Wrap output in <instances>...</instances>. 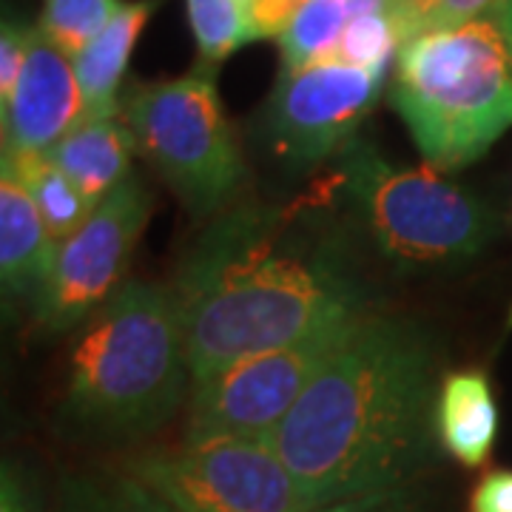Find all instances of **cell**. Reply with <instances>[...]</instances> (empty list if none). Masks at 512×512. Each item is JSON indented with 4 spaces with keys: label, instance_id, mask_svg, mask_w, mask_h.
<instances>
[{
    "label": "cell",
    "instance_id": "ffe728a7",
    "mask_svg": "<svg viewBox=\"0 0 512 512\" xmlns=\"http://www.w3.org/2000/svg\"><path fill=\"white\" fill-rule=\"evenodd\" d=\"M402 46V26H399V20L393 18L390 6H384V9L367 12L362 18L353 20L325 60L359 66V69H367V72L387 74L390 66H396V57L402 52Z\"/></svg>",
    "mask_w": 512,
    "mask_h": 512
},
{
    "label": "cell",
    "instance_id": "d6986e66",
    "mask_svg": "<svg viewBox=\"0 0 512 512\" xmlns=\"http://www.w3.org/2000/svg\"><path fill=\"white\" fill-rule=\"evenodd\" d=\"M197 63L220 69L237 49L254 43L242 0H185Z\"/></svg>",
    "mask_w": 512,
    "mask_h": 512
},
{
    "label": "cell",
    "instance_id": "5bb4252c",
    "mask_svg": "<svg viewBox=\"0 0 512 512\" xmlns=\"http://www.w3.org/2000/svg\"><path fill=\"white\" fill-rule=\"evenodd\" d=\"M160 0H126L111 23L92 43L72 57L74 74L83 92V117H117L123 114L120 86L134 55V46Z\"/></svg>",
    "mask_w": 512,
    "mask_h": 512
},
{
    "label": "cell",
    "instance_id": "8992f818",
    "mask_svg": "<svg viewBox=\"0 0 512 512\" xmlns=\"http://www.w3.org/2000/svg\"><path fill=\"white\" fill-rule=\"evenodd\" d=\"M217 72L194 63L180 77L137 83L123 100L137 154L177 191L194 217H220L245 180Z\"/></svg>",
    "mask_w": 512,
    "mask_h": 512
},
{
    "label": "cell",
    "instance_id": "3957f363",
    "mask_svg": "<svg viewBox=\"0 0 512 512\" xmlns=\"http://www.w3.org/2000/svg\"><path fill=\"white\" fill-rule=\"evenodd\" d=\"M191 384L171 291L128 279L80 328L63 419L94 439H140L177 413Z\"/></svg>",
    "mask_w": 512,
    "mask_h": 512
},
{
    "label": "cell",
    "instance_id": "603a6c76",
    "mask_svg": "<svg viewBox=\"0 0 512 512\" xmlns=\"http://www.w3.org/2000/svg\"><path fill=\"white\" fill-rule=\"evenodd\" d=\"M305 512H433L427 498L421 495L419 484L407 487H393V490H379V493L356 495L345 501H333L325 507H311Z\"/></svg>",
    "mask_w": 512,
    "mask_h": 512
},
{
    "label": "cell",
    "instance_id": "e0dca14e",
    "mask_svg": "<svg viewBox=\"0 0 512 512\" xmlns=\"http://www.w3.org/2000/svg\"><path fill=\"white\" fill-rule=\"evenodd\" d=\"M3 163H9L23 185L29 188L37 211L49 225L55 239H66L74 234L83 222L92 217L97 208L77 185L57 168L49 154H3Z\"/></svg>",
    "mask_w": 512,
    "mask_h": 512
},
{
    "label": "cell",
    "instance_id": "4316f807",
    "mask_svg": "<svg viewBox=\"0 0 512 512\" xmlns=\"http://www.w3.org/2000/svg\"><path fill=\"white\" fill-rule=\"evenodd\" d=\"M467 512H512V470H490L470 493Z\"/></svg>",
    "mask_w": 512,
    "mask_h": 512
},
{
    "label": "cell",
    "instance_id": "83f0119b",
    "mask_svg": "<svg viewBox=\"0 0 512 512\" xmlns=\"http://www.w3.org/2000/svg\"><path fill=\"white\" fill-rule=\"evenodd\" d=\"M421 3H424V0H387V6H390L393 18L399 20V26H402L404 40H407V26H410V20L416 18V12L421 9Z\"/></svg>",
    "mask_w": 512,
    "mask_h": 512
},
{
    "label": "cell",
    "instance_id": "30bf717a",
    "mask_svg": "<svg viewBox=\"0 0 512 512\" xmlns=\"http://www.w3.org/2000/svg\"><path fill=\"white\" fill-rule=\"evenodd\" d=\"M384 77L333 60L282 69L262 109V134L271 151L296 171L339 157L359 137Z\"/></svg>",
    "mask_w": 512,
    "mask_h": 512
},
{
    "label": "cell",
    "instance_id": "ac0fdd59",
    "mask_svg": "<svg viewBox=\"0 0 512 512\" xmlns=\"http://www.w3.org/2000/svg\"><path fill=\"white\" fill-rule=\"evenodd\" d=\"M57 512H171L131 470H86L60 484Z\"/></svg>",
    "mask_w": 512,
    "mask_h": 512
},
{
    "label": "cell",
    "instance_id": "7a4b0ae2",
    "mask_svg": "<svg viewBox=\"0 0 512 512\" xmlns=\"http://www.w3.org/2000/svg\"><path fill=\"white\" fill-rule=\"evenodd\" d=\"M168 291L194 382L291 345L333 316L365 311L336 251L271 205L222 211L188 248Z\"/></svg>",
    "mask_w": 512,
    "mask_h": 512
},
{
    "label": "cell",
    "instance_id": "4fadbf2b",
    "mask_svg": "<svg viewBox=\"0 0 512 512\" xmlns=\"http://www.w3.org/2000/svg\"><path fill=\"white\" fill-rule=\"evenodd\" d=\"M137 154L134 134L126 117H83L77 126L49 151V160L72 180L94 205L109 197L114 188L134 174Z\"/></svg>",
    "mask_w": 512,
    "mask_h": 512
},
{
    "label": "cell",
    "instance_id": "d4e9b609",
    "mask_svg": "<svg viewBox=\"0 0 512 512\" xmlns=\"http://www.w3.org/2000/svg\"><path fill=\"white\" fill-rule=\"evenodd\" d=\"M299 3L302 0H251V3H242L254 40H268V37L276 40L288 29Z\"/></svg>",
    "mask_w": 512,
    "mask_h": 512
},
{
    "label": "cell",
    "instance_id": "9c48e42d",
    "mask_svg": "<svg viewBox=\"0 0 512 512\" xmlns=\"http://www.w3.org/2000/svg\"><path fill=\"white\" fill-rule=\"evenodd\" d=\"M151 217L146 183L131 174L74 234L60 239L55 265L32 302L46 330L83 328L126 285V271Z\"/></svg>",
    "mask_w": 512,
    "mask_h": 512
},
{
    "label": "cell",
    "instance_id": "5b68a950",
    "mask_svg": "<svg viewBox=\"0 0 512 512\" xmlns=\"http://www.w3.org/2000/svg\"><path fill=\"white\" fill-rule=\"evenodd\" d=\"M339 183L379 251L410 265H447L476 256L495 225L467 188L433 165H396L356 137L339 157Z\"/></svg>",
    "mask_w": 512,
    "mask_h": 512
},
{
    "label": "cell",
    "instance_id": "484cf974",
    "mask_svg": "<svg viewBox=\"0 0 512 512\" xmlns=\"http://www.w3.org/2000/svg\"><path fill=\"white\" fill-rule=\"evenodd\" d=\"M0 512H43L32 478L9 458L0 470Z\"/></svg>",
    "mask_w": 512,
    "mask_h": 512
},
{
    "label": "cell",
    "instance_id": "7402d4cb",
    "mask_svg": "<svg viewBox=\"0 0 512 512\" xmlns=\"http://www.w3.org/2000/svg\"><path fill=\"white\" fill-rule=\"evenodd\" d=\"M32 32H35V26H29V23H20L18 18H9V15L3 18V26H0V111L9 109L12 94L18 89Z\"/></svg>",
    "mask_w": 512,
    "mask_h": 512
},
{
    "label": "cell",
    "instance_id": "6da1fadb",
    "mask_svg": "<svg viewBox=\"0 0 512 512\" xmlns=\"http://www.w3.org/2000/svg\"><path fill=\"white\" fill-rule=\"evenodd\" d=\"M433 370L416 322L359 316L268 439L308 507L419 481L439 444Z\"/></svg>",
    "mask_w": 512,
    "mask_h": 512
},
{
    "label": "cell",
    "instance_id": "9a60e30c",
    "mask_svg": "<svg viewBox=\"0 0 512 512\" xmlns=\"http://www.w3.org/2000/svg\"><path fill=\"white\" fill-rule=\"evenodd\" d=\"M439 447L461 467H484L498 436V407L490 379L481 370H456L444 376L436 396Z\"/></svg>",
    "mask_w": 512,
    "mask_h": 512
},
{
    "label": "cell",
    "instance_id": "f1b7e54d",
    "mask_svg": "<svg viewBox=\"0 0 512 512\" xmlns=\"http://www.w3.org/2000/svg\"><path fill=\"white\" fill-rule=\"evenodd\" d=\"M242 3H251V0H242Z\"/></svg>",
    "mask_w": 512,
    "mask_h": 512
},
{
    "label": "cell",
    "instance_id": "8fae6325",
    "mask_svg": "<svg viewBox=\"0 0 512 512\" xmlns=\"http://www.w3.org/2000/svg\"><path fill=\"white\" fill-rule=\"evenodd\" d=\"M72 57L35 26L9 109L0 111L3 154H49L83 120Z\"/></svg>",
    "mask_w": 512,
    "mask_h": 512
},
{
    "label": "cell",
    "instance_id": "7c38bea8",
    "mask_svg": "<svg viewBox=\"0 0 512 512\" xmlns=\"http://www.w3.org/2000/svg\"><path fill=\"white\" fill-rule=\"evenodd\" d=\"M55 234L37 211L18 171L0 160V282L3 293L32 302L43 291L57 256Z\"/></svg>",
    "mask_w": 512,
    "mask_h": 512
},
{
    "label": "cell",
    "instance_id": "277c9868",
    "mask_svg": "<svg viewBox=\"0 0 512 512\" xmlns=\"http://www.w3.org/2000/svg\"><path fill=\"white\" fill-rule=\"evenodd\" d=\"M390 106L436 171L476 163L512 128V0L410 37L393 66Z\"/></svg>",
    "mask_w": 512,
    "mask_h": 512
},
{
    "label": "cell",
    "instance_id": "52a82bcc",
    "mask_svg": "<svg viewBox=\"0 0 512 512\" xmlns=\"http://www.w3.org/2000/svg\"><path fill=\"white\" fill-rule=\"evenodd\" d=\"M365 311L333 316L282 348L237 359L191 384L183 441L271 439Z\"/></svg>",
    "mask_w": 512,
    "mask_h": 512
},
{
    "label": "cell",
    "instance_id": "44dd1931",
    "mask_svg": "<svg viewBox=\"0 0 512 512\" xmlns=\"http://www.w3.org/2000/svg\"><path fill=\"white\" fill-rule=\"evenodd\" d=\"M126 0H43L37 29L74 57L100 35Z\"/></svg>",
    "mask_w": 512,
    "mask_h": 512
},
{
    "label": "cell",
    "instance_id": "cb8c5ba5",
    "mask_svg": "<svg viewBox=\"0 0 512 512\" xmlns=\"http://www.w3.org/2000/svg\"><path fill=\"white\" fill-rule=\"evenodd\" d=\"M495 3L498 0H424L421 9L416 12V18L410 20V26H407V40L421 35V32L467 23V20L484 15L487 9H493Z\"/></svg>",
    "mask_w": 512,
    "mask_h": 512
},
{
    "label": "cell",
    "instance_id": "2e32d148",
    "mask_svg": "<svg viewBox=\"0 0 512 512\" xmlns=\"http://www.w3.org/2000/svg\"><path fill=\"white\" fill-rule=\"evenodd\" d=\"M384 6L387 0H302L288 29L276 37L282 69H302L325 60L353 20Z\"/></svg>",
    "mask_w": 512,
    "mask_h": 512
},
{
    "label": "cell",
    "instance_id": "ba28073f",
    "mask_svg": "<svg viewBox=\"0 0 512 512\" xmlns=\"http://www.w3.org/2000/svg\"><path fill=\"white\" fill-rule=\"evenodd\" d=\"M171 512H305L296 478L265 439L183 441L128 467Z\"/></svg>",
    "mask_w": 512,
    "mask_h": 512
}]
</instances>
